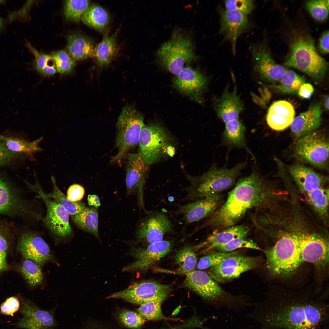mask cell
Returning a JSON list of instances; mask_svg holds the SVG:
<instances>
[{
  "label": "cell",
  "instance_id": "obj_1",
  "mask_svg": "<svg viewBox=\"0 0 329 329\" xmlns=\"http://www.w3.org/2000/svg\"><path fill=\"white\" fill-rule=\"evenodd\" d=\"M322 298L292 293L273 296L263 322L269 329H328L329 307Z\"/></svg>",
  "mask_w": 329,
  "mask_h": 329
},
{
  "label": "cell",
  "instance_id": "obj_2",
  "mask_svg": "<svg viewBox=\"0 0 329 329\" xmlns=\"http://www.w3.org/2000/svg\"><path fill=\"white\" fill-rule=\"evenodd\" d=\"M269 192L264 181L253 169L248 176L240 179L229 192L225 202L198 226L200 230L210 227L223 229L233 226L250 210L268 206Z\"/></svg>",
  "mask_w": 329,
  "mask_h": 329
},
{
  "label": "cell",
  "instance_id": "obj_3",
  "mask_svg": "<svg viewBox=\"0 0 329 329\" xmlns=\"http://www.w3.org/2000/svg\"><path fill=\"white\" fill-rule=\"evenodd\" d=\"M284 64L316 81L324 78L328 69V64L318 53L313 39L303 32H296L292 37Z\"/></svg>",
  "mask_w": 329,
  "mask_h": 329
},
{
  "label": "cell",
  "instance_id": "obj_4",
  "mask_svg": "<svg viewBox=\"0 0 329 329\" xmlns=\"http://www.w3.org/2000/svg\"><path fill=\"white\" fill-rule=\"evenodd\" d=\"M246 164V161L240 162L230 168H219L214 164L202 175L189 177L190 185L182 200L191 202L220 194L235 184Z\"/></svg>",
  "mask_w": 329,
  "mask_h": 329
},
{
  "label": "cell",
  "instance_id": "obj_5",
  "mask_svg": "<svg viewBox=\"0 0 329 329\" xmlns=\"http://www.w3.org/2000/svg\"><path fill=\"white\" fill-rule=\"evenodd\" d=\"M269 272L276 277L290 276L302 262L297 234L283 235L272 246L264 251Z\"/></svg>",
  "mask_w": 329,
  "mask_h": 329
},
{
  "label": "cell",
  "instance_id": "obj_6",
  "mask_svg": "<svg viewBox=\"0 0 329 329\" xmlns=\"http://www.w3.org/2000/svg\"><path fill=\"white\" fill-rule=\"evenodd\" d=\"M157 56L163 68L176 75L185 63L197 58L190 37L179 31L174 32L170 38L161 44Z\"/></svg>",
  "mask_w": 329,
  "mask_h": 329
},
{
  "label": "cell",
  "instance_id": "obj_7",
  "mask_svg": "<svg viewBox=\"0 0 329 329\" xmlns=\"http://www.w3.org/2000/svg\"><path fill=\"white\" fill-rule=\"evenodd\" d=\"M144 125L143 115L134 105H127L122 108L117 123L116 145L118 152L111 161L121 164L128 151L138 144Z\"/></svg>",
  "mask_w": 329,
  "mask_h": 329
},
{
  "label": "cell",
  "instance_id": "obj_8",
  "mask_svg": "<svg viewBox=\"0 0 329 329\" xmlns=\"http://www.w3.org/2000/svg\"><path fill=\"white\" fill-rule=\"evenodd\" d=\"M329 143L327 135L316 130L298 139L294 148L295 155L304 161L320 168L328 162Z\"/></svg>",
  "mask_w": 329,
  "mask_h": 329
},
{
  "label": "cell",
  "instance_id": "obj_9",
  "mask_svg": "<svg viewBox=\"0 0 329 329\" xmlns=\"http://www.w3.org/2000/svg\"><path fill=\"white\" fill-rule=\"evenodd\" d=\"M168 139L165 129L159 124H150L143 127L138 143V153L147 165L160 158L165 152Z\"/></svg>",
  "mask_w": 329,
  "mask_h": 329
},
{
  "label": "cell",
  "instance_id": "obj_10",
  "mask_svg": "<svg viewBox=\"0 0 329 329\" xmlns=\"http://www.w3.org/2000/svg\"><path fill=\"white\" fill-rule=\"evenodd\" d=\"M171 290L169 285L145 281L130 285L124 290L112 294L107 299H121L141 305L156 300L163 301L168 297Z\"/></svg>",
  "mask_w": 329,
  "mask_h": 329
},
{
  "label": "cell",
  "instance_id": "obj_11",
  "mask_svg": "<svg viewBox=\"0 0 329 329\" xmlns=\"http://www.w3.org/2000/svg\"><path fill=\"white\" fill-rule=\"evenodd\" d=\"M259 262L257 257L237 255L210 267L207 273L216 281L224 283L239 277L245 271L256 268Z\"/></svg>",
  "mask_w": 329,
  "mask_h": 329
},
{
  "label": "cell",
  "instance_id": "obj_12",
  "mask_svg": "<svg viewBox=\"0 0 329 329\" xmlns=\"http://www.w3.org/2000/svg\"><path fill=\"white\" fill-rule=\"evenodd\" d=\"M139 225L137 239L149 244L163 240L166 235L173 233L174 226L168 216L161 212H151Z\"/></svg>",
  "mask_w": 329,
  "mask_h": 329
},
{
  "label": "cell",
  "instance_id": "obj_13",
  "mask_svg": "<svg viewBox=\"0 0 329 329\" xmlns=\"http://www.w3.org/2000/svg\"><path fill=\"white\" fill-rule=\"evenodd\" d=\"M0 214L18 217L29 216L41 218L8 182L0 176Z\"/></svg>",
  "mask_w": 329,
  "mask_h": 329
},
{
  "label": "cell",
  "instance_id": "obj_14",
  "mask_svg": "<svg viewBox=\"0 0 329 329\" xmlns=\"http://www.w3.org/2000/svg\"><path fill=\"white\" fill-rule=\"evenodd\" d=\"M33 188L42 199L46 206L47 213L43 219L47 227L53 234L61 237L70 235L72 229L69 222V214L61 205L53 200L47 197L39 186Z\"/></svg>",
  "mask_w": 329,
  "mask_h": 329
},
{
  "label": "cell",
  "instance_id": "obj_15",
  "mask_svg": "<svg viewBox=\"0 0 329 329\" xmlns=\"http://www.w3.org/2000/svg\"><path fill=\"white\" fill-rule=\"evenodd\" d=\"M126 166V182L127 195H130L136 192L140 208L148 214L149 211L145 208L143 195L149 166L138 153L128 154Z\"/></svg>",
  "mask_w": 329,
  "mask_h": 329
},
{
  "label": "cell",
  "instance_id": "obj_16",
  "mask_svg": "<svg viewBox=\"0 0 329 329\" xmlns=\"http://www.w3.org/2000/svg\"><path fill=\"white\" fill-rule=\"evenodd\" d=\"M298 245L302 262L324 265L328 261V242L317 234H297Z\"/></svg>",
  "mask_w": 329,
  "mask_h": 329
},
{
  "label": "cell",
  "instance_id": "obj_17",
  "mask_svg": "<svg viewBox=\"0 0 329 329\" xmlns=\"http://www.w3.org/2000/svg\"><path fill=\"white\" fill-rule=\"evenodd\" d=\"M172 246L171 242L162 240L150 244L145 248H134L130 253L136 260L124 267L122 270L129 271L146 270L165 256Z\"/></svg>",
  "mask_w": 329,
  "mask_h": 329
},
{
  "label": "cell",
  "instance_id": "obj_18",
  "mask_svg": "<svg viewBox=\"0 0 329 329\" xmlns=\"http://www.w3.org/2000/svg\"><path fill=\"white\" fill-rule=\"evenodd\" d=\"M19 310L22 317L13 324L17 328L51 329L56 324L52 315L42 310L31 301L21 298Z\"/></svg>",
  "mask_w": 329,
  "mask_h": 329
},
{
  "label": "cell",
  "instance_id": "obj_19",
  "mask_svg": "<svg viewBox=\"0 0 329 329\" xmlns=\"http://www.w3.org/2000/svg\"><path fill=\"white\" fill-rule=\"evenodd\" d=\"M222 198L220 194L196 200L184 205H178V208L171 213L181 215L186 224H190L208 217L212 214L220 204Z\"/></svg>",
  "mask_w": 329,
  "mask_h": 329
},
{
  "label": "cell",
  "instance_id": "obj_20",
  "mask_svg": "<svg viewBox=\"0 0 329 329\" xmlns=\"http://www.w3.org/2000/svg\"><path fill=\"white\" fill-rule=\"evenodd\" d=\"M18 249L25 259L31 260L41 266L53 259L48 244L41 237L31 232H24L21 235Z\"/></svg>",
  "mask_w": 329,
  "mask_h": 329
},
{
  "label": "cell",
  "instance_id": "obj_21",
  "mask_svg": "<svg viewBox=\"0 0 329 329\" xmlns=\"http://www.w3.org/2000/svg\"><path fill=\"white\" fill-rule=\"evenodd\" d=\"M251 52L255 69L261 76L271 82L279 81L287 69L275 62L268 48L263 44L253 45Z\"/></svg>",
  "mask_w": 329,
  "mask_h": 329
},
{
  "label": "cell",
  "instance_id": "obj_22",
  "mask_svg": "<svg viewBox=\"0 0 329 329\" xmlns=\"http://www.w3.org/2000/svg\"><path fill=\"white\" fill-rule=\"evenodd\" d=\"M207 83V78L203 73L187 67H184L177 75L174 80L173 85L181 92L200 101Z\"/></svg>",
  "mask_w": 329,
  "mask_h": 329
},
{
  "label": "cell",
  "instance_id": "obj_23",
  "mask_svg": "<svg viewBox=\"0 0 329 329\" xmlns=\"http://www.w3.org/2000/svg\"><path fill=\"white\" fill-rule=\"evenodd\" d=\"M185 274L186 286L205 299H215L224 293L217 281L203 271L193 270Z\"/></svg>",
  "mask_w": 329,
  "mask_h": 329
},
{
  "label": "cell",
  "instance_id": "obj_24",
  "mask_svg": "<svg viewBox=\"0 0 329 329\" xmlns=\"http://www.w3.org/2000/svg\"><path fill=\"white\" fill-rule=\"evenodd\" d=\"M248 25L247 15L239 11L223 10L220 14V32L224 38L231 41L234 52L239 36L246 29Z\"/></svg>",
  "mask_w": 329,
  "mask_h": 329
},
{
  "label": "cell",
  "instance_id": "obj_25",
  "mask_svg": "<svg viewBox=\"0 0 329 329\" xmlns=\"http://www.w3.org/2000/svg\"><path fill=\"white\" fill-rule=\"evenodd\" d=\"M235 88L232 92L225 90L219 97L213 100V106L217 115L224 123L239 118L244 109L243 102Z\"/></svg>",
  "mask_w": 329,
  "mask_h": 329
},
{
  "label": "cell",
  "instance_id": "obj_26",
  "mask_svg": "<svg viewBox=\"0 0 329 329\" xmlns=\"http://www.w3.org/2000/svg\"><path fill=\"white\" fill-rule=\"evenodd\" d=\"M322 110L316 104L310 106L306 111L295 117L290 126L295 137L299 139L303 136L317 130L322 121Z\"/></svg>",
  "mask_w": 329,
  "mask_h": 329
},
{
  "label": "cell",
  "instance_id": "obj_27",
  "mask_svg": "<svg viewBox=\"0 0 329 329\" xmlns=\"http://www.w3.org/2000/svg\"><path fill=\"white\" fill-rule=\"evenodd\" d=\"M295 114L294 107L291 103L285 100L278 101L269 107L266 116V122L271 129L282 131L290 126Z\"/></svg>",
  "mask_w": 329,
  "mask_h": 329
},
{
  "label": "cell",
  "instance_id": "obj_28",
  "mask_svg": "<svg viewBox=\"0 0 329 329\" xmlns=\"http://www.w3.org/2000/svg\"><path fill=\"white\" fill-rule=\"evenodd\" d=\"M288 169L298 186L306 193L322 187L327 179L311 168L299 164L290 165Z\"/></svg>",
  "mask_w": 329,
  "mask_h": 329
},
{
  "label": "cell",
  "instance_id": "obj_29",
  "mask_svg": "<svg viewBox=\"0 0 329 329\" xmlns=\"http://www.w3.org/2000/svg\"><path fill=\"white\" fill-rule=\"evenodd\" d=\"M225 123L222 135V143L230 147L242 148L255 159V157L247 145L245 138L246 128L239 118Z\"/></svg>",
  "mask_w": 329,
  "mask_h": 329
},
{
  "label": "cell",
  "instance_id": "obj_30",
  "mask_svg": "<svg viewBox=\"0 0 329 329\" xmlns=\"http://www.w3.org/2000/svg\"><path fill=\"white\" fill-rule=\"evenodd\" d=\"M67 53L75 60H80L94 56L95 46L92 40L78 34L69 36L67 38Z\"/></svg>",
  "mask_w": 329,
  "mask_h": 329
},
{
  "label": "cell",
  "instance_id": "obj_31",
  "mask_svg": "<svg viewBox=\"0 0 329 329\" xmlns=\"http://www.w3.org/2000/svg\"><path fill=\"white\" fill-rule=\"evenodd\" d=\"M223 229L210 235L204 242L199 244V246H207L205 251H209L235 239L246 238L249 230L242 225H233Z\"/></svg>",
  "mask_w": 329,
  "mask_h": 329
},
{
  "label": "cell",
  "instance_id": "obj_32",
  "mask_svg": "<svg viewBox=\"0 0 329 329\" xmlns=\"http://www.w3.org/2000/svg\"><path fill=\"white\" fill-rule=\"evenodd\" d=\"M116 34L110 36L105 34L101 41L96 46L94 56L99 66H107L116 55L117 50Z\"/></svg>",
  "mask_w": 329,
  "mask_h": 329
},
{
  "label": "cell",
  "instance_id": "obj_33",
  "mask_svg": "<svg viewBox=\"0 0 329 329\" xmlns=\"http://www.w3.org/2000/svg\"><path fill=\"white\" fill-rule=\"evenodd\" d=\"M74 223L78 228L99 239L98 210L95 207H85L78 214L71 215Z\"/></svg>",
  "mask_w": 329,
  "mask_h": 329
},
{
  "label": "cell",
  "instance_id": "obj_34",
  "mask_svg": "<svg viewBox=\"0 0 329 329\" xmlns=\"http://www.w3.org/2000/svg\"><path fill=\"white\" fill-rule=\"evenodd\" d=\"M81 19L88 26L97 30H104L110 20L107 12L102 7L96 4L89 6L83 14Z\"/></svg>",
  "mask_w": 329,
  "mask_h": 329
},
{
  "label": "cell",
  "instance_id": "obj_35",
  "mask_svg": "<svg viewBox=\"0 0 329 329\" xmlns=\"http://www.w3.org/2000/svg\"><path fill=\"white\" fill-rule=\"evenodd\" d=\"M42 137L32 142H29L17 138L0 135V141L3 142L9 151L16 154L24 153L32 154L37 151L41 150L38 147L39 142Z\"/></svg>",
  "mask_w": 329,
  "mask_h": 329
},
{
  "label": "cell",
  "instance_id": "obj_36",
  "mask_svg": "<svg viewBox=\"0 0 329 329\" xmlns=\"http://www.w3.org/2000/svg\"><path fill=\"white\" fill-rule=\"evenodd\" d=\"M19 271L27 283L32 287L41 285L44 281L41 266L31 260L25 259L19 267Z\"/></svg>",
  "mask_w": 329,
  "mask_h": 329
},
{
  "label": "cell",
  "instance_id": "obj_37",
  "mask_svg": "<svg viewBox=\"0 0 329 329\" xmlns=\"http://www.w3.org/2000/svg\"><path fill=\"white\" fill-rule=\"evenodd\" d=\"M53 190L51 193H45L48 198L51 199L60 204L71 215L81 213L86 207L83 203L80 202H72L69 201L59 189L56 185L55 179L53 177L51 178Z\"/></svg>",
  "mask_w": 329,
  "mask_h": 329
},
{
  "label": "cell",
  "instance_id": "obj_38",
  "mask_svg": "<svg viewBox=\"0 0 329 329\" xmlns=\"http://www.w3.org/2000/svg\"><path fill=\"white\" fill-rule=\"evenodd\" d=\"M310 204L322 218H326L329 203L328 189L320 187L306 193Z\"/></svg>",
  "mask_w": 329,
  "mask_h": 329
},
{
  "label": "cell",
  "instance_id": "obj_39",
  "mask_svg": "<svg viewBox=\"0 0 329 329\" xmlns=\"http://www.w3.org/2000/svg\"><path fill=\"white\" fill-rule=\"evenodd\" d=\"M279 81L278 85L272 87L287 94L297 93L301 85L305 82L304 78L291 70H287Z\"/></svg>",
  "mask_w": 329,
  "mask_h": 329
},
{
  "label": "cell",
  "instance_id": "obj_40",
  "mask_svg": "<svg viewBox=\"0 0 329 329\" xmlns=\"http://www.w3.org/2000/svg\"><path fill=\"white\" fill-rule=\"evenodd\" d=\"M176 263L185 274L193 270L197 264L196 254L193 247L186 246L179 250L175 256Z\"/></svg>",
  "mask_w": 329,
  "mask_h": 329
},
{
  "label": "cell",
  "instance_id": "obj_41",
  "mask_svg": "<svg viewBox=\"0 0 329 329\" xmlns=\"http://www.w3.org/2000/svg\"><path fill=\"white\" fill-rule=\"evenodd\" d=\"M90 1L68 0L65 1L64 14L67 19L78 22L89 6Z\"/></svg>",
  "mask_w": 329,
  "mask_h": 329
},
{
  "label": "cell",
  "instance_id": "obj_42",
  "mask_svg": "<svg viewBox=\"0 0 329 329\" xmlns=\"http://www.w3.org/2000/svg\"><path fill=\"white\" fill-rule=\"evenodd\" d=\"M162 301L156 300L147 302L141 305L136 309L138 313L145 318L151 320L166 319L161 309Z\"/></svg>",
  "mask_w": 329,
  "mask_h": 329
},
{
  "label": "cell",
  "instance_id": "obj_43",
  "mask_svg": "<svg viewBox=\"0 0 329 329\" xmlns=\"http://www.w3.org/2000/svg\"><path fill=\"white\" fill-rule=\"evenodd\" d=\"M306 7L308 11L315 19L324 21L328 17L329 9L328 0H313L308 1Z\"/></svg>",
  "mask_w": 329,
  "mask_h": 329
},
{
  "label": "cell",
  "instance_id": "obj_44",
  "mask_svg": "<svg viewBox=\"0 0 329 329\" xmlns=\"http://www.w3.org/2000/svg\"><path fill=\"white\" fill-rule=\"evenodd\" d=\"M238 252H213L201 258L198 262L197 267L200 270L204 269L218 265L226 258L238 255Z\"/></svg>",
  "mask_w": 329,
  "mask_h": 329
},
{
  "label": "cell",
  "instance_id": "obj_45",
  "mask_svg": "<svg viewBox=\"0 0 329 329\" xmlns=\"http://www.w3.org/2000/svg\"><path fill=\"white\" fill-rule=\"evenodd\" d=\"M51 56L56 66L57 71L61 74L70 72L76 65V63L64 50L53 52Z\"/></svg>",
  "mask_w": 329,
  "mask_h": 329
},
{
  "label": "cell",
  "instance_id": "obj_46",
  "mask_svg": "<svg viewBox=\"0 0 329 329\" xmlns=\"http://www.w3.org/2000/svg\"><path fill=\"white\" fill-rule=\"evenodd\" d=\"M243 248L261 249L253 240L243 238L235 239L226 244L218 246L215 249L219 251L227 253Z\"/></svg>",
  "mask_w": 329,
  "mask_h": 329
},
{
  "label": "cell",
  "instance_id": "obj_47",
  "mask_svg": "<svg viewBox=\"0 0 329 329\" xmlns=\"http://www.w3.org/2000/svg\"><path fill=\"white\" fill-rule=\"evenodd\" d=\"M119 319L126 327L131 328H138L145 323V318L139 313L125 310L119 315Z\"/></svg>",
  "mask_w": 329,
  "mask_h": 329
},
{
  "label": "cell",
  "instance_id": "obj_48",
  "mask_svg": "<svg viewBox=\"0 0 329 329\" xmlns=\"http://www.w3.org/2000/svg\"><path fill=\"white\" fill-rule=\"evenodd\" d=\"M226 9L239 11L247 15L250 13L254 7L252 0H228L225 1Z\"/></svg>",
  "mask_w": 329,
  "mask_h": 329
},
{
  "label": "cell",
  "instance_id": "obj_49",
  "mask_svg": "<svg viewBox=\"0 0 329 329\" xmlns=\"http://www.w3.org/2000/svg\"><path fill=\"white\" fill-rule=\"evenodd\" d=\"M20 306V300L16 297H11L1 304L0 312L2 315L12 316L19 310Z\"/></svg>",
  "mask_w": 329,
  "mask_h": 329
},
{
  "label": "cell",
  "instance_id": "obj_50",
  "mask_svg": "<svg viewBox=\"0 0 329 329\" xmlns=\"http://www.w3.org/2000/svg\"><path fill=\"white\" fill-rule=\"evenodd\" d=\"M26 44L27 46L35 57L34 68L40 73L43 68L48 64L49 62L52 59L51 55L38 52L27 42Z\"/></svg>",
  "mask_w": 329,
  "mask_h": 329
},
{
  "label": "cell",
  "instance_id": "obj_51",
  "mask_svg": "<svg viewBox=\"0 0 329 329\" xmlns=\"http://www.w3.org/2000/svg\"><path fill=\"white\" fill-rule=\"evenodd\" d=\"M85 194L84 188L78 184L71 185L68 188L67 193V197L72 202H77L83 198Z\"/></svg>",
  "mask_w": 329,
  "mask_h": 329
},
{
  "label": "cell",
  "instance_id": "obj_52",
  "mask_svg": "<svg viewBox=\"0 0 329 329\" xmlns=\"http://www.w3.org/2000/svg\"><path fill=\"white\" fill-rule=\"evenodd\" d=\"M9 232L8 228L0 225V251H6L8 248Z\"/></svg>",
  "mask_w": 329,
  "mask_h": 329
},
{
  "label": "cell",
  "instance_id": "obj_53",
  "mask_svg": "<svg viewBox=\"0 0 329 329\" xmlns=\"http://www.w3.org/2000/svg\"><path fill=\"white\" fill-rule=\"evenodd\" d=\"M16 154L8 150L3 142H0V165L9 161Z\"/></svg>",
  "mask_w": 329,
  "mask_h": 329
},
{
  "label": "cell",
  "instance_id": "obj_54",
  "mask_svg": "<svg viewBox=\"0 0 329 329\" xmlns=\"http://www.w3.org/2000/svg\"><path fill=\"white\" fill-rule=\"evenodd\" d=\"M329 31H325L319 38L318 47L320 51L324 54L329 52Z\"/></svg>",
  "mask_w": 329,
  "mask_h": 329
},
{
  "label": "cell",
  "instance_id": "obj_55",
  "mask_svg": "<svg viewBox=\"0 0 329 329\" xmlns=\"http://www.w3.org/2000/svg\"><path fill=\"white\" fill-rule=\"evenodd\" d=\"M313 86L309 83H304L300 87L297 94L301 97L308 99L310 98L313 92Z\"/></svg>",
  "mask_w": 329,
  "mask_h": 329
},
{
  "label": "cell",
  "instance_id": "obj_56",
  "mask_svg": "<svg viewBox=\"0 0 329 329\" xmlns=\"http://www.w3.org/2000/svg\"><path fill=\"white\" fill-rule=\"evenodd\" d=\"M57 71L55 63L48 64L45 66L41 70L40 73L46 76H51L54 74Z\"/></svg>",
  "mask_w": 329,
  "mask_h": 329
},
{
  "label": "cell",
  "instance_id": "obj_57",
  "mask_svg": "<svg viewBox=\"0 0 329 329\" xmlns=\"http://www.w3.org/2000/svg\"><path fill=\"white\" fill-rule=\"evenodd\" d=\"M88 203L89 206H93L95 208L100 206L101 205L100 200L96 195H89L87 196Z\"/></svg>",
  "mask_w": 329,
  "mask_h": 329
},
{
  "label": "cell",
  "instance_id": "obj_58",
  "mask_svg": "<svg viewBox=\"0 0 329 329\" xmlns=\"http://www.w3.org/2000/svg\"><path fill=\"white\" fill-rule=\"evenodd\" d=\"M6 257V251H0V271L7 267Z\"/></svg>",
  "mask_w": 329,
  "mask_h": 329
},
{
  "label": "cell",
  "instance_id": "obj_59",
  "mask_svg": "<svg viewBox=\"0 0 329 329\" xmlns=\"http://www.w3.org/2000/svg\"><path fill=\"white\" fill-rule=\"evenodd\" d=\"M165 152L170 156H172L175 153V150L173 147L169 146L166 147L165 150Z\"/></svg>",
  "mask_w": 329,
  "mask_h": 329
},
{
  "label": "cell",
  "instance_id": "obj_60",
  "mask_svg": "<svg viewBox=\"0 0 329 329\" xmlns=\"http://www.w3.org/2000/svg\"><path fill=\"white\" fill-rule=\"evenodd\" d=\"M324 105L325 108L327 110L329 109V97L327 96L324 100Z\"/></svg>",
  "mask_w": 329,
  "mask_h": 329
},
{
  "label": "cell",
  "instance_id": "obj_61",
  "mask_svg": "<svg viewBox=\"0 0 329 329\" xmlns=\"http://www.w3.org/2000/svg\"><path fill=\"white\" fill-rule=\"evenodd\" d=\"M3 25H4L3 20L2 19V18H1V17H0V29L3 26Z\"/></svg>",
  "mask_w": 329,
  "mask_h": 329
},
{
  "label": "cell",
  "instance_id": "obj_62",
  "mask_svg": "<svg viewBox=\"0 0 329 329\" xmlns=\"http://www.w3.org/2000/svg\"><path fill=\"white\" fill-rule=\"evenodd\" d=\"M5 2V1H4V0H0V3H3V2Z\"/></svg>",
  "mask_w": 329,
  "mask_h": 329
}]
</instances>
